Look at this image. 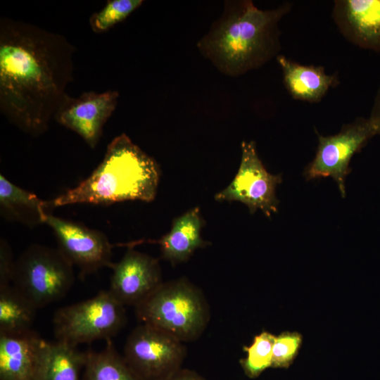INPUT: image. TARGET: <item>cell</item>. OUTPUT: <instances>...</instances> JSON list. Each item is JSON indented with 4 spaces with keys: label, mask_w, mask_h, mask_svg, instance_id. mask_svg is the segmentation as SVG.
Segmentation results:
<instances>
[{
    "label": "cell",
    "mask_w": 380,
    "mask_h": 380,
    "mask_svg": "<svg viewBox=\"0 0 380 380\" xmlns=\"http://www.w3.org/2000/svg\"><path fill=\"white\" fill-rule=\"evenodd\" d=\"M75 46L57 32L0 18V111L32 137L44 134L73 81Z\"/></svg>",
    "instance_id": "cell-1"
},
{
    "label": "cell",
    "mask_w": 380,
    "mask_h": 380,
    "mask_svg": "<svg viewBox=\"0 0 380 380\" xmlns=\"http://www.w3.org/2000/svg\"><path fill=\"white\" fill-rule=\"evenodd\" d=\"M290 2L262 10L251 0H227L223 13L198 42L201 54L222 74L238 77L260 68L279 55V23Z\"/></svg>",
    "instance_id": "cell-2"
},
{
    "label": "cell",
    "mask_w": 380,
    "mask_h": 380,
    "mask_svg": "<svg viewBox=\"0 0 380 380\" xmlns=\"http://www.w3.org/2000/svg\"><path fill=\"white\" fill-rule=\"evenodd\" d=\"M156 160L122 133L107 146L103 159L75 187L51 201L53 207L90 203L108 205L125 201L154 200L160 179Z\"/></svg>",
    "instance_id": "cell-3"
},
{
    "label": "cell",
    "mask_w": 380,
    "mask_h": 380,
    "mask_svg": "<svg viewBox=\"0 0 380 380\" xmlns=\"http://www.w3.org/2000/svg\"><path fill=\"white\" fill-rule=\"evenodd\" d=\"M137 318L185 343L198 338L210 321L202 291L186 278L163 282L135 307Z\"/></svg>",
    "instance_id": "cell-4"
},
{
    "label": "cell",
    "mask_w": 380,
    "mask_h": 380,
    "mask_svg": "<svg viewBox=\"0 0 380 380\" xmlns=\"http://www.w3.org/2000/svg\"><path fill=\"white\" fill-rule=\"evenodd\" d=\"M73 267L58 248L31 245L15 260L11 285L38 309L66 295Z\"/></svg>",
    "instance_id": "cell-5"
},
{
    "label": "cell",
    "mask_w": 380,
    "mask_h": 380,
    "mask_svg": "<svg viewBox=\"0 0 380 380\" xmlns=\"http://www.w3.org/2000/svg\"><path fill=\"white\" fill-rule=\"evenodd\" d=\"M127 321L125 305L108 291L85 300L58 308L53 317L56 341L77 346L111 339Z\"/></svg>",
    "instance_id": "cell-6"
},
{
    "label": "cell",
    "mask_w": 380,
    "mask_h": 380,
    "mask_svg": "<svg viewBox=\"0 0 380 380\" xmlns=\"http://www.w3.org/2000/svg\"><path fill=\"white\" fill-rule=\"evenodd\" d=\"M377 134L379 127L371 118H360L344 125L334 135L324 137L317 132L318 146L314 159L305 168V178L308 181L330 177L336 182L344 198L345 182L350 172L352 157Z\"/></svg>",
    "instance_id": "cell-7"
},
{
    "label": "cell",
    "mask_w": 380,
    "mask_h": 380,
    "mask_svg": "<svg viewBox=\"0 0 380 380\" xmlns=\"http://www.w3.org/2000/svg\"><path fill=\"white\" fill-rule=\"evenodd\" d=\"M186 356L184 343L154 327L141 324L128 336L124 358L143 380H162L179 369Z\"/></svg>",
    "instance_id": "cell-8"
},
{
    "label": "cell",
    "mask_w": 380,
    "mask_h": 380,
    "mask_svg": "<svg viewBox=\"0 0 380 380\" xmlns=\"http://www.w3.org/2000/svg\"><path fill=\"white\" fill-rule=\"evenodd\" d=\"M281 174L267 171L260 159L254 141L241 142V163L232 182L215 196L217 201H239L251 214L260 210L267 217L278 211L276 188L281 183Z\"/></svg>",
    "instance_id": "cell-9"
},
{
    "label": "cell",
    "mask_w": 380,
    "mask_h": 380,
    "mask_svg": "<svg viewBox=\"0 0 380 380\" xmlns=\"http://www.w3.org/2000/svg\"><path fill=\"white\" fill-rule=\"evenodd\" d=\"M46 224L53 232L58 248L84 279L101 268H111L112 245L101 232L84 224L49 214Z\"/></svg>",
    "instance_id": "cell-10"
},
{
    "label": "cell",
    "mask_w": 380,
    "mask_h": 380,
    "mask_svg": "<svg viewBox=\"0 0 380 380\" xmlns=\"http://www.w3.org/2000/svg\"><path fill=\"white\" fill-rule=\"evenodd\" d=\"M119 96L117 90L85 91L76 98L68 95L56 111L53 119L77 134L94 149L106 122L117 108Z\"/></svg>",
    "instance_id": "cell-11"
},
{
    "label": "cell",
    "mask_w": 380,
    "mask_h": 380,
    "mask_svg": "<svg viewBox=\"0 0 380 380\" xmlns=\"http://www.w3.org/2000/svg\"><path fill=\"white\" fill-rule=\"evenodd\" d=\"M111 269L108 290L125 306H137L163 283L158 260L132 246Z\"/></svg>",
    "instance_id": "cell-12"
},
{
    "label": "cell",
    "mask_w": 380,
    "mask_h": 380,
    "mask_svg": "<svg viewBox=\"0 0 380 380\" xmlns=\"http://www.w3.org/2000/svg\"><path fill=\"white\" fill-rule=\"evenodd\" d=\"M331 15L348 42L380 51V0H336Z\"/></svg>",
    "instance_id": "cell-13"
},
{
    "label": "cell",
    "mask_w": 380,
    "mask_h": 380,
    "mask_svg": "<svg viewBox=\"0 0 380 380\" xmlns=\"http://www.w3.org/2000/svg\"><path fill=\"white\" fill-rule=\"evenodd\" d=\"M87 352L77 346L39 338L36 346L34 380H82Z\"/></svg>",
    "instance_id": "cell-14"
},
{
    "label": "cell",
    "mask_w": 380,
    "mask_h": 380,
    "mask_svg": "<svg viewBox=\"0 0 380 380\" xmlns=\"http://www.w3.org/2000/svg\"><path fill=\"white\" fill-rule=\"evenodd\" d=\"M276 60L282 71L284 87L294 99L317 103L330 88L339 84L337 73L327 74L321 65H303L281 54Z\"/></svg>",
    "instance_id": "cell-15"
},
{
    "label": "cell",
    "mask_w": 380,
    "mask_h": 380,
    "mask_svg": "<svg viewBox=\"0 0 380 380\" xmlns=\"http://www.w3.org/2000/svg\"><path fill=\"white\" fill-rule=\"evenodd\" d=\"M204 223L198 208L174 219L170 231L153 241L160 245L161 258L172 265L184 262L197 248L210 244L201 237Z\"/></svg>",
    "instance_id": "cell-16"
},
{
    "label": "cell",
    "mask_w": 380,
    "mask_h": 380,
    "mask_svg": "<svg viewBox=\"0 0 380 380\" xmlns=\"http://www.w3.org/2000/svg\"><path fill=\"white\" fill-rule=\"evenodd\" d=\"M39 337L32 330L22 334H0V380H34Z\"/></svg>",
    "instance_id": "cell-17"
},
{
    "label": "cell",
    "mask_w": 380,
    "mask_h": 380,
    "mask_svg": "<svg viewBox=\"0 0 380 380\" xmlns=\"http://www.w3.org/2000/svg\"><path fill=\"white\" fill-rule=\"evenodd\" d=\"M51 207V201L40 199L0 175V211L5 219L34 227L46 224Z\"/></svg>",
    "instance_id": "cell-18"
},
{
    "label": "cell",
    "mask_w": 380,
    "mask_h": 380,
    "mask_svg": "<svg viewBox=\"0 0 380 380\" xmlns=\"http://www.w3.org/2000/svg\"><path fill=\"white\" fill-rule=\"evenodd\" d=\"M37 308L11 284L0 288V334L32 331Z\"/></svg>",
    "instance_id": "cell-19"
},
{
    "label": "cell",
    "mask_w": 380,
    "mask_h": 380,
    "mask_svg": "<svg viewBox=\"0 0 380 380\" xmlns=\"http://www.w3.org/2000/svg\"><path fill=\"white\" fill-rule=\"evenodd\" d=\"M86 352L82 380H143L118 353L111 339L102 350Z\"/></svg>",
    "instance_id": "cell-20"
},
{
    "label": "cell",
    "mask_w": 380,
    "mask_h": 380,
    "mask_svg": "<svg viewBox=\"0 0 380 380\" xmlns=\"http://www.w3.org/2000/svg\"><path fill=\"white\" fill-rule=\"evenodd\" d=\"M274 339V335L263 331L254 336L249 346L243 347L246 357L241 359L240 363L247 376L256 378L266 369L272 367Z\"/></svg>",
    "instance_id": "cell-21"
},
{
    "label": "cell",
    "mask_w": 380,
    "mask_h": 380,
    "mask_svg": "<svg viewBox=\"0 0 380 380\" xmlns=\"http://www.w3.org/2000/svg\"><path fill=\"white\" fill-rule=\"evenodd\" d=\"M143 3L142 0H108L101 10L91 15L89 26L96 34L106 33L127 19Z\"/></svg>",
    "instance_id": "cell-22"
},
{
    "label": "cell",
    "mask_w": 380,
    "mask_h": 380,
    "mask_svg": "<svg viewBox=\"0 0 380 380\" xmlns=\"http://www.w3.org/2000/svg\"><path fill=\"white\" fill-rule=\"evenodd\" d=\"M303 343L298 331H284L275 336L272 347V367L288 368L297 357Z\"/></svg>",
    "instance_id": "cell-23"
},
{
    "label": "cell",
    "mask_w": 380,
    "mask_h": 380,
    "mask_svg": "<svg viewBox=\"0 0 380 380\" xmlns=\"http://www.w3.org/2000/svg\"><path fill=\"white\" fill-rule=\"evenodd\" d=\"M15 260L11 248L4 239L0 240V288L11 284Z\"/></svg>",
    "instance_id": "cell-24"
},
{
    "label": "cell",
    "mask_w": 380,
    "mask_h": 380,
    "mask_svg": "<svg viewBox=\"0 0 380 380\" xmlns=\"http://www.w3.org/2000/svg\"><path fill=\"white\" fill-rule=\"evenodd\" d=\"M162 380H206L196 372L180 368Z\"/></svg>",
    "instance_id": "cell-25"
},
{
    "label": "cell",
    "mask_w": 380,
    "mask_h": 380,
    "mask_svg": "<svg viewBox=\"0 0 380 380\" xmlns=\"http://www.w3.org/2000/svg\"><path fill=\"white\" fill-rule=\"evenodd\" d=\"M370 118L376 122L380 134V85L374 99Z\"/></svg>",
    "instance_id": "cell-26"
}]
</instances>
